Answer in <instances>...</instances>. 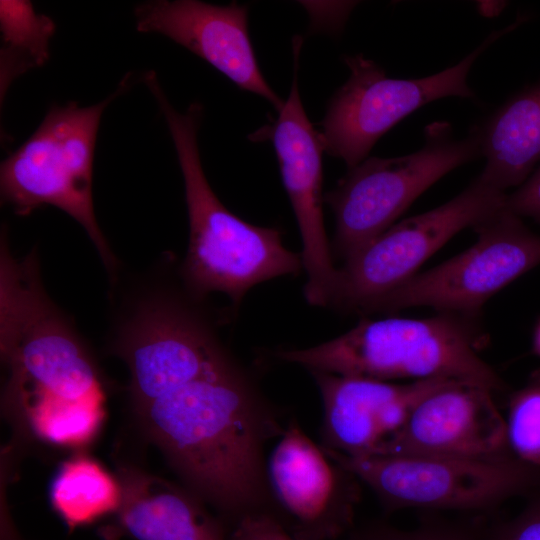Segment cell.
<instances>
[{"mask_svg": "<svg viewBox=\"0 0 540 540\" xmlns=\"http://www.w3.org/2000/svg\"><path fill=\"white\" fill-rule=\"evenodd\" d=\"M135 411L184 486L233 525L273 513L265 450L287 422L235 355Z\"/></svg>", "mask_w": 540, "mask_h": 540, "instance_id": "cell-1", "label": "cell"}, {"mask_svg": "<svg viewBox=\"0 0 540 540\" xmlns=\"http://www.w3.org/2000/svg\"><path fill=\"white\" fill-rule=\"evenodd\" d=\"M0 350L3 406L42 442L84 447L104 422L99 370L74 320L43 284L38 247L21 258L0 238Z\"/></svg>", "mask_w": 540, "mask_h": 540, "instance_id": "cell-2", "label": "cell"}, {"mask_svg": "<svg viewBox=\"0 0 540 540\" xmlns=\"http://www.w3.org/2000/svg\"><path fill=\"white\" fill-rule=\"evenodd\" d=\"M144 84L167 122L184 179L189 240L179 273L187 287L202 297L223 293L237 309L254 286L297 275L303 269L301 255L283 244L281 231L239 218L209 185L197 140L202 105L193 102L185 112H178L154 71L144 75Z\"/></svg>", "mask_w": 540, "mask_h": 540, "instance_id": "cell-3", "label": "cell"}, {"mask_svg": "<svg viewBox=\"0 0 540 540\" xmlns=\"http://www.w3.org/2000/svg\"><path fill=\"white\" fill-rule=\"evenodd\" d=\"M109 282L107 349L128 367L133 405L155 398L222 341L225 316L187 287L173 253L144 271L121 268Z\"/></svg>", "mask_w": 540, "mask_h": 540, "instance_id": "cell-4", "label": "cell"}, {"mask_svg": "<svg viewBox=\"0 0 540 540\" xmlns=\"http://www.w3.org/2000/svg\"><path fill=\"white\" fill-rule=\"evenodd\" d=\"M476 317L444 313L428 318L362 319L349 331L306 348L275 352L310 371L378 380L447 378L491 392L503 387L480 357Z\"/></svg>", "mask_w": 540, "mask_h": 540, "instance_id": "cell-5", "label": "cell"}, {"mask_svg": "<svg viewBox=\"0 0 540 540\" xmlns=\"http://www.w3.org/2000/svg\"><path fill=\"white\" fill-rule=\"evenodd\" d=\"M127 79L95 105L80 107L71 101L52 106L35 132L0 168L2 204L19 216L43 206H54L71 216L93 242L109 279L122 267L95 216L93 160L102 114L125 90Z\"/></svg>", "mask_w": 540, "mask_h": 540, "instance_id": "cell-6", "label": "cell"}, {"mask_svg": "<svg viewBox=\"0 0 540 540\" xmlns=\"http://www.w3.org/2000/svg\"><path fill=\"white\" fill-rule=\"evenodd\" d=\"M480 156L473 131L457 139L450 123L436 121L425 127L424 144L418 151L393 158L370 157L348 169L324 194V203L335 217L333 257L346 261L390 228L436 181Z\"/></svg>", "mask_w": 540, "mask_h": 540, "instance_id": "cell-7", "label": "cell"}, {"mask_svg": "<svg viewBox=\"0 0 540 540\" xmlns=\"http://www.w3.org/2000/svg\"><path fill=\"white\" fill-rule=\"evenodd\" d=\"M526 20L517 17L511 25L489 34L456 65L424 78H391L362 54L345 56L349 78L334 93L318 131L324 150L351 169L367 159L382 135L421 106L448 96L473 97L467 77L476 59Z\"/></svg>", "mask_w": 540, "mask_h": 540, "instance_id": "cell-8", "label": "cell"}, {"mask_svg": "<svg viewBox=\"0 0 540 540\" xmlns=\"http://www.w3.org/2000/svg\"><path fill=\"white\" fill-rule=\"evenodd\" d=\"M506 196L478 176L448 202L393 224L338 268L330 308L369 314L454 235L504 208Z\"/></svg>", "mask_w": 540, "mask_h": 540, "instance_id": "cell-9", "label": "cell"}, {"mask_svg": "<svg viewBox=\"0 0 540 540\" xmlns=\"http://www.w3.org/2000/svg\"><path fill=\"white\" fill-rule=\"evenodd\" d=\"M474 230L477 240L471 247L416 273L376 302L369 314L427 306L477 317L490 297L540 265V233L506 205Z\"/></svg>", "mask_w": 540, "mask_h": 540, "instance_id": "cell-10", "label": "cell"}, {"mask_svg": "<svg viewBox=\"0 0 540 540\" xmlns=\"http://www.w3.org/2000/svg\"><path fill=\"white\" fill-rule=\"evenodd\" d=\"M324 449L366 484L389 510L483 509L522 491L533 479L532 468L517 460L424 455L350 457Z\"/></svg>", "mask_w": 540, "mask_h": 540, "instance_id": "cell-11", "label": "cell"}, {"mask_svg": "<svg viewBox=\"0 0 540 540\" xmlns=\"http://www.w3.org/2000/svg\"><path fill=\"white\" fill-rule=\"evenodd\" d=\"M265 473L274 516L296 540H337L351 529L359 480L295 418L266 457Z\"/></svg>", "mask_w": 540, "mask_h": 540, "instance_id": "cell-12", "label": "cell"}, {"mask_svg": "<svg viewBox=\"0 0 540 540\" xmlns=\"http://www.w3.org/2000/svg\"><path fill=\"white\" fill-rule=\"evenodd\" d=\"M302 39L293 40L294 78L277 120L270 129L282 181L298 224L301 259L307 279L306 301L329 308L335 293L338 268L326 234L322 194V152L319 132L304 110L297 81Z\"/></svg>", "mask_w": 540, "mask_h": 540, "instance_id": "cell-13", "label": "cell"}, {"mask_svg": "<svg viewBox=\"0 0 540 540\" xmlns=\"http://www.w3.org/2000/svg\"><path fill=\"white\" fill-rule=\"evenodd\" d=\"M507 449L505 418L492 392L452 381L422 398L401 429L372 455L498 461L508 459Z\"/></svg>", "mask_w": 540, "mask_h": 540, "instance_id": "cell-14", "label": "cell"}, {"mask_svg": "<svg viewBox=\"0 0 540 540\" xmlns=\"http://www.w3.org/2000/svg\"><path fill=\"white\" fill-rule=\"evenodd\" d=\"M248 6L154 0L134 9L136 29L156 32L196 54L243 90L280 112L284 101L265 80L248 33Z\"/></svg>", "mask_w": 540, "mask_h": 540, "instance_id": "cell-15", "label": "cell"}, {"mask_svg": "<svg viewBox=\"0 0 540 540\" xmlns=\"http://www.w3.org/2000/svg\"><path fill=\"white\" fill-rule=\"evenodd\" d=\"M322 402L321 445L350 456H369L398 432L417 403L452 379L405 384L310 371Z\"/></svg>", "mask_w": 540, "mask_h": 540, "instance_id": "cell-16", "label": "cell"}, {"mask_svg": "<svg viewBox=\"0 0 540 540\" xmlns=\"http://www.w3.org/2000/svg\"><path fill=\"white\" fill-rule=\"evenodd\" d=\"M121 504L115 534L134 540H229L207 504L179 486L134 466L117 471Z\"/></svg>", "mask_w": 540, "mask_h": 540, "instance_id": "cell-17", "label": "cell"}, {"mask_svg": "<svg viewBox=\"0 0 540 540\" xmlns=\"http://www.w3.org/2000/svg\"><path fill=\"white\" fill-rule=\"evenodd\" d=\"M486 164L479 177L504 191L540 165V79L525 86L472 128Z\"/></svg>", "mask_w": 540, "mask_h": 540, "instance_id": "cell-18", "label": "cell"}, {"mask_svg": "<svg viewBox=\"0 0 540 540\" xmlns=\"http://www.w3.org/2000/svg\"><path fill=\"white\" fill-rule=\"evenodd\" d=\"M121 498L117 476L85 455L64 462L51 487L52 506L70 528L116 514Z\"/></svg>", "mask_w": 540, "mask_h": 540, "instance_id": "cell-19", "label": "cell"}, {"mask_svg": "<svg viewBox=\"0 0 540 540\" xmlns=\"http://www.w3.org/2000/svg\"><path fill=\"white\" fill-rule=\"evenodd\" d=\"M55 29L54 21L37 13L30 1H0L1 101L15 78L48 61Z\"/></svg>", "mask_w": 540, "mask_h": 540, "instance_id": "cell-20", "label": "cell"}, {"mask_svg": "<svg viewBox=\"0 0 540 540\" xmlns=\"http://www.w3.org/2000/svg\"><path fill=\"white\" fill-rule=\"evenodd\" d=\"M505 422L508 449L516 460L540 468V371L512 394Z\"/></svg>", "mask_w": 540, "mask_h": 540, "instance_id": "cell-21", "label": "cell"}, {"mask_svg": "<svg viewBox=\"0 0 540 540\" xmlns=\"http://www.w3.org/2000/svg\"><path fill=\"white\" fill-rule=\"evenodd\" d=\"M229 540H296L271 514L256 513L243 517L229 533Z\"/></svg>", "mask_w": 540, "mask_h": 540, "instance_id": "cell-22", "label": "cell"}, {"mask_svg": "<svg viewBox=\"0 0 540 540\" xmlns=\"http://www.w3.org/2000/svg\"><path fill=\"white\" fill-rule=\"evenodd\" d=\"M506 208L540 224V165L527 180L506 196Z\"/></svg>", "mask_w": 540, "mask_h": 540, "instance_id": "cell-23", "label": "cell"}, {"mask_svg": "<svg viewBox=\"0 0 540 540\" xmlns=\"http://www.w3.org/2000/svg\"><path fill=\"white\" fill-rule=\"evenodd\" d=\"M343 540H464L438 530L403 531L385 525H374L351 532Z\"/></svg>", "mask_w": 540, "mask_h": 540, "instance_id": "cell-24", "label": "cell"}, {"mask_svg": "<svg viewBox=\"0 0 540 540\" xmlns=\"http://www.w3.org/2000/svg\"><path fill=\"white\" fill-rule=\"evenodd\" d=\"M496 540H540V496L507 523Z\"/></svg>", "mask_w": 540, "mask_h": 540, "instance_id": "cell-25", "label": "cell"}, {"mask_svg": "<svg viewBox=\"0 0 540 540\" xmlns=\"http://www.w3.org/2000/svg\"><path fill=\"white\" fill-rule=\"evenodd\" d=\"M505 5L503 2H480L479 10L485 16H494L500 13Z\"/></svg>", "mask_w": 540, "mask_h": 540, "instance_id": "cell-26", "label": "cell"}, {"mask_svg": "<svg viewBox=\"0 0 540 540\" xmlns=\"http://www.w3.org/2000/svg\"><path fill=\"white\" fill-rule=\"evenodd\" d=\"M531 353L540 357V318L537 319L532 331Z\"/></svg>", "mask_w": 540, "mask_h": 540, "instance_id": "cell-27", "label": "cell"}]
</instances>
